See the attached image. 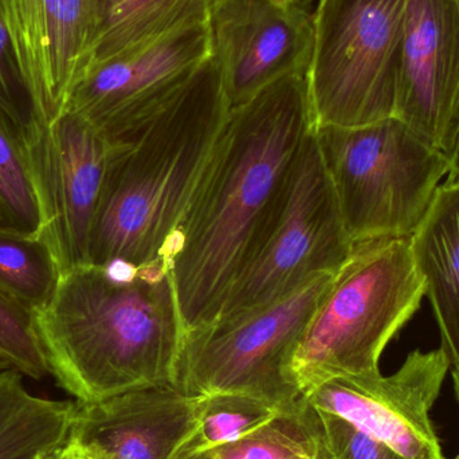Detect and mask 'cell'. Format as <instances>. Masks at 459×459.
I'll return each instance as SVG.
<instances>
[{"instance_id": "cell-26", "label": "cell", "mask_w": 459, "mask_h": 459, "mask_svg": "<svg viewBox=\"0 0 459 459\" xmlns=\"http://www.w3.org/2000/svg\"><path fill=\"white\" fill-rule=\"evenodd\" d=\"M301 415L304 418L305 423H307L310 439H312V457L310 459H332L325 444H324L323 437H321L317 420H316L315 409L309 406L304 399H302Z\"/></svg>"}, {"instance_id": "cell-14", "label": "cell", "mask_w": 459, "mask_h": 459, "mask_svg": "<svg viewBox=\"0 0 459 459\" xmlns=\"http://www.w3.org/2000/svg\"><path fill=\"white\" fill-rule=\"evenodd\" d=\"M0 18L48 128L64 115L91 65L99 0H0Z\"/></svg>"}, {"instance_id": "cell-12", "label": "cell", "mask_w": 459, "mask_h": 459, "mask_svg": "<svg viewBox=\"0 0 459 459\" xmlns=\"http://www.w3.org/2000/svg\"><path fill=\"white\" fill-rule=\"evenodd\" d=\"M27 151L45 220L42 234L53 246L64 273L89 264L109 140L77 113L65 110Z\"/></svg>"}, {"instance_id": "cell-35", "label": "cell", "mask_w": 459, "mask_h": 459, "mask_svg": "<svg viewBox=\"0 0 459 459\" xmlns=\"http://www.w3.org/2000/svg\"><path fill=\"white\" fill-rule=\"evenodd\" d=\"M455 459H459V455H458V457H457V458H455Z\"/></svg>"}, {"instance_id": "cell-23", "label": "cell", "mask_w": 459, "mask_h": 459, "mask_svg": "<svg viewBox=\"0 0 459 459\" xmlns=\"http://www.w3.org/2000/svg\"><path fill=\"white\" fill-rule=\"evenodd\" d=\"M0 356L31 379L50 375L35 318L0 290Z\"/></svg>"}, {"instance_id": "cell-21", "label": "cell", "mask_w": 459, "mask_h": 459, "mask_svg": "<svg viewBox=\"0 0 459 459\" xmlns=\"http://www.w3.org/2000/svg\"><path fill=\"white\" fill-rule=\"evenodd\" d=\"M282 414L267 402L242 394L201 396L195 428L180 447L207 455L251 436Z\"/></svg>"}, {"instance_id": "cell-29", "label": "cell", "mask_w": 459, "mask_h": 459, "mask_svg": "<svg viewBox=\"0 0 459 459\" xmlns=\"http://www.w3.org/2000/svg\"><path fill=\"white\" fill-rule=\"evenodd\" d=\"M169 459H207V455H196V453L187 452L179 447Z\"/></svg>"}, {"instance_id": "cell-36", "label": "cell", "mask_w": 459, "mask_h": 459, "mask_svg": "<svg viewBox=\"0 0 459 459\" xmlns=\"http://www.w3.org/2000/svg\"><path fill=\"white\" fill-rule=\"evenodd\" d=\"M457 3H458V4H459V0H457Z\"/></svg>"}, {"instance_id": "cell-9", "label": "cell", "mask_w": 459, "mask_h": 459, "mask_svg": "<svg viewBox=\"0 0 459 459\" xmlns=\"http://www.w3.org/2000/svg\"><path fill=\"white\" fill-rule=\"evenodd\" d=\"M209 16L91 65L70 94L66 110L109 142L171 99L212 58Z\"/></svg>"}, {"instance_id": "cell-7", "label": "cell", "mask_w": 459, "mask_h": 459, "mask_svg": "<svg viewBox=\"0 0 459 459\" xmlns=\"http://www.w3.org/2000/svg\"><path fill=\"white\" fill-rule=\"evenodd\" d=\"M404 13L406 0H320L307 73L315 128L395 116Z\"/></svg>"}, {"instance_id": "cell-5", "label": "cell", "mask_w": 459, "mask_h": 459, "mask_svg": "<svg viewBox=\"0 0 459 459\" xmlns=\"http://www.w3.org/2000/svg\"><path fill=\"white\" fill-rule=\"evenodd\" d=\"M351 242L411 238L450 160L396 117L315 128Z\"/></svg>"}, {"instance_id": "cell-33", "label": "cell", "mask_w": 459, "mask_h": 459, "mask_svg": "<svg viewBox=\"0 0 459 459\" xmlns=\"http://www.w3.org/2000/svg\"><path fill=\"white\" fill-rule=\"evenodd\" d=\"M45 453H40V455H38L34 459H43V455H45Z\"/></svg>"}, {"instance_id": "cell-16", "label": "cell", "mask_w": 459, "mask_h": 459, "mask_svg": "<svg viewBox=\"0 0 459 459\" xmlns=\"http://www.w3.org/2000/svg\"><path fill=\"white\" fill-rule=\"evenodd\" d=\"M426 285L453 382L459 380V179H447L417 231L410 238Z\"/></svg>"}, {"instance_id": "cell-10", "label": "cell", "mask_w": 459, "mask_h": 459, "mask_svg": "<svg viewBox=\"0 0 459 459\" xmlns=\"http://www.w3.org/2000/svg\"><path fill=\"white\" fill-rule=\"evenodd\" d=\"M449 371L444 348L415 350L390 377H337L302 399L350 420L404 459H445L430 412Z\"/></svg>"}, {"instance_id": "cell-17", "label": "cell", "mask_w": 459, "mask_h": 459, "mask_svg": "<svg viewBox=\"0 0 459 459\" xmlns=\"http://www.w3.org/2000/svg\"><path fill=\"white\" fill-rule=\"evenodd\" d=\"M77 402L32 395L15 368L0 374V459H34L66 444Z\"/></svg>"}, {"instance_id": "cell-6", "label": "cell", "mask_w": 459, "mask_h": 459, "mask_svg": "<svg viewBox=\"0 0 459 459\" xmlns=\"http://www.w3.org/2000/svg\"><path fill=\"white\" fill-rule=\"evenodd\" d=\"M336 273L282 299L186 334L178 387L191 396L242 394L296 414L302 396L289 380L291 355Z\"/></svg>"}, {"instance_id": "cell-19", "label": "cell", "mask_w": 459, "mask_h": 459, "mask_svg": "<svg viewBox=\"0 0 459 459\" xmlns=\"http://www.w3.org/2000/svg\"><path fill=\"white\" fill-rule=\"evenodd\" d=\"M64 269L43 234L0 228V290L37 316L50 305Z\"/></svg>"}, {"instance_id": "cell-8", "label": "cell", "mask_w": 459, "mask_h": 459, "mask_svg": "<svg viewBox=\"0 0 459 459\" xmlns=\"http://www.w3.org/2000/svg\"><path fill=\"white\" fill-rule=\"evenodd\" d=\"M352 247L313 129L215 321L264 307L318 275L336 273Z\"/></svg>"}, {"instance_id": "cell-2", "label": "cell", "mask_w": 459, "mask_h": 459, "mask_svg": "<svg viewBox=\"0 0 459 459\" xmlns=\"http://www.w3.org/2000/svg\"><path fill=\"white\" fill-rule=\"evenodd\" d=\"M34 318L50 375L80 403L178 385L187 329L167 262L73 267Z\"/></svg>"}, {"instance_id": "cell-20", "label": "cell", "mask_w": 459, "mask_h": 459, "mask_svg": "<svg viewBox=\"0 0 459 459\" xmlns=\"http://www.w3.org/2000/svg\"><path fill=\"white\" fill-rule=\"evenodd\" d=\"M45 220L29 151L0 107V228L42 234Z\"/></svg>"}, {"instance_id": "cell-28", "label": "cell", "mask_w": 459, "mask_h": 459, "mask_svg": "<svg viewBox=\"0 0 459 459\" xmlns=\"http://www.w3.org/2000/svg\"><path fill=\"white\" fill-rule=\"evenodd\" d=\"M447 179H459V137L457 147H455V155H453L452 161H450V172Z\"/></svg>"}, {"instance_id": "cell-13", "label": "cell", "mask_w": 459, "mask_h": 459, "mask_svg": "<svg viewBox=\"0 0 459 459\" xmlns=\"http://www.w3.org/2000/svg\"><path fill=\"white\" fill-rule=\"evenodd\" d=\"M394 117L452 161L459 137L457 0H406Z\"/></svg>"}, {"instance_id": "cell-22", "label": "cell", "mask_w": 459, "mask_h": 459, "mask_svg": "<svg viewBox=\"0 0 459 459\" xmlns=\"http://www.w3.org/2000/svg\"><path fill=\"white\" fill-rule=\"evenodd\" d=\"M302 404V401H301ZM312 439L301 415L282 414L251 436L207 453V459H310Z\"/></svg>"}, {"instance_id": "cell-4", "label": "cell", "mask_w": 459, "mask_h": 459, "mask_svg": "<svg viewBox=\"0 0 459 459\" xmlns=\"http://www.w3.org/2000/svg\"><path fill=\"white\" fill-rule=\"evenodd\" d=\"M425 297L410 238L355 243L291 355L293 387L304 396L337 377L379 374L385 347Z\"/></svg>"}, {"instance_id": "cell-30", "label": "cell", "mask_w": 459, "mask_h": 459, "mask_svg": "<svg viewBox=\"0 0 459 459\" xmlns=\"http://www.w3.org/2000/svg\"><path fill=\"white\" fill-rule=\"evenodd\" d=\"M64 446L65 445H62V446L56 447V449L48 450V452L43 455V459H66V457H65Z\"/></svg>"}, {"instance_id": "cell-11", "label": "cell", "mask_w": 459, "mask_h": 459, "mask_svg": "<svg viewBox=\"0 0 459 459\" xmlns=\"http://www.w3.org/2000/svg\"><path fill=\"white\" fill-rule=\"evenodd\" d=\"M212 56L230 110L290 75H307L315 16L297 0H212Z\"/></svg>"}, {"instance_id": "cell-31", "label": "cell", "mask_w": 459, "mask_h": 459, "mask_svg": "<svg viewBox=\"0 0 459 459\" xmlns=\"http://www.w3.org/2000/svg\"><path fill=\"white\" fill-rule=\"evenodd\" d=\"M13 367L11 366L10 363H8L7 360H4V359L0 356V374L4 371H8V369H13Z\"/></svg>"}, {"instance_id": "cell-34", "label": "cell", "mask_w": 459, "mask_h": 459, "mask_svg": "<svg viewBox=\"0 0 459 459\" xmlns=\"http://www.w3.org/2000/svg\"><path fill=\"white\" fill-rule=\"evenodd\" d=\"M283 2H293V0H283Z\"/></svg>"}, {"instance_id": "cell-32", "label": "cell", "mask_w": 459, "mask_h": 459, "mask_svg": "<svg viewBox=\"0 0 459 459\" xmlns=\"http://www.w3.org/2000/svg\"><path fill=\"white\" fill-rule=\"evenodd\" d=\"M455 395H457V399L459 402V380H457V382H455Z\"/></svg>"}, {"instance_id": "cell-15", "label": "cell", "mask_w": 459, "mask_h": 459, "mask_svg": "<svg viewBox=\"0 0 459 459\" xmlns=\"http://www.w3.org/2000/svg\"><path fill=\"white\" fill-rule=\"evenodd\" d=\"M199 404L201 396L187 395L178 385L77 402L70 437L110 459H169L193 433Z\"/></svg>"}, {"instance_id": "cell-3", "label": "cell", "mask_w": 459, "mask_h": 459, "mask_svg": "<svg viewBox=\"0 0 459 459\" xmlns=\"http://www.w3.org/2000/svg\"><path fill=\"white\" fill-rule=\"evenodd\" d=\"M229 113L212 56L171 99L110 142L89 264H169Z\"/></svg>"}, {"instance_id": "cell-1", "label": "cell", "mask_w": 459, "mask_h": 459, "mask_svg": "<svg viewBox=\"0 0 459 459\" xmlns=\"http://www.w3.org/2000/svg\"><path fill=\"white\" fill-rule=\"evenodd\" d=\"M313 129L307 75L230 110L169 253L187 332L217 320Z\"/></svg>"}, {"instance_id": "cell-27", "label": "cell", "mask_w": 459, "mask_h": 459, "mask_svg": "<svg viewBox=\"0 0 459 459\" xmlns=\"http://www.w3.org/2000/svg\"><path fill=\"white\" fill-rule=\"evenodd\" d=\"M64 453L66 459H110L96 447L82 444V442L70 436L66 444H65Z\"/></svg>"}, {"instance_id": "cell-25", "label": "cell", "mask_w": 459, "mask_h": 459, "mask_svg": "<svg viewBox=\"0 0 459 459\" xmlns=\"http://www.w3.org/2000/svg\"><path fill=\"white\" fill-rule=\"evenodd\" d=\"M315 412L321 437L332 459H404L350 420L316 409Z\"/></svg>"}, {"instance_id": "cell-24", "label": "cell", "mask_w": 459, "mask_h": 459, "mask_svg": "<svg viewBox=\"0 0 459 459\" xmlns=\"http://www.w3.org/2000/svg\"><path fill=\"white\" fill-rule=\"evenodd\" d=\"M0 107L5 110L23 136L26 145L46 129L38 117L31 91L16 58L13 40L0 18Z\"/></svg>"}, {"instance_id": "cell-18", "label": "cell", "mask_w": 459, "mask_h": 459, "mask_svg": "<svg viewBox=\"0 0 459 459\" xmlns=\"http://www.w3.org/2000/svg\"><path fill=\"white\" fill-rule=\"evenodd\" d=\"M212 0H99L91 65L209 16ZM88 67V69H89Z\"/></svg>"}]
</instances>
